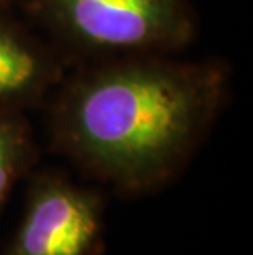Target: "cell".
<instances>
[{
  "label": "cell",
  "instance_id": "3",
  "mask_svg": "<svg viewBox=\"0 0 253 255\" xmlns=\"http://www.w3.org/2000/svg\"><path fill=\"white\" fill-rule=\"evenodd\" d=\"M107 196L61 168L28 176L23 218L0 255H104Z\"/></svg>",
  "mask_w": 253,
  "mask_h": 255
},
{
  "label": "cell",
  "instance_id": "4",
  "mask_svg": "<svg viewBox=\"0 0 253 255\" xmlns=\"http://www.w3.org/2000/svg\"><path fill=\"white\" fill-rule=\"evenodd\" d=\"M73 66L55 43L18 17L15 5L0 8V109L46 106Z\"/></svg>",
  "mask_w": 253,
  "mask_h": 255
},
{
  "label": "cell",
  "instance_id": "5",
  "mask_svg": "<svg viewBox=\"0 0 253 255\" xmlns=\"http://www.w3.org/2000/svg\"><path fill=\"white\" fill-rule=\"evenodd\" d=\"M40 155L28 112L0 109V218L15 186L38 166Z\"/></svg>",
  "mask_w": 253,
  "mask_h": 255
},
{
  "label": "cell",
  "instance_id": "2",
  "mask_svg": "<svg viewBox=\"0 0 253 255\" xmlns=\"http://www.w3.org/2000/svg\"><path fill=\"white\" fill-rule=\"evenodd\" d=\"M21 10L74 64L179 55L199 33L191 0H26Z\"/></svg>",
  "mask_w": 253,
  "mask_h": 255
},
{
  "label": "cell",
  "instance_id": "6",
  "mask_svg": "<svg viewBox=\"0 0 253 255\" xmlns=\"http://www.w3.org/2000/svg\"><path fill=\"white\" fill-rule=\"evenodd\" d=\"M13 0H0V8H8V7H13Z\"/></svg>",
  "mask_w": 253,
  "mask_h": 255
},
{
  "label": "cell",
  "instance_id": "1",
  "mask_svg": "<svg viewBox=\"0 0 253 255\" xmlns=\"http://www.w3.org/2000/svg\"><path fill=\"white\" fill-rule=\"evenodd\" d=\"M232 83L224 58L76 63L46 102L50 146L118 198L148 196L192 163L229 106Z\"/></svg>",
  "mask_w": 253,
  "mask_h": 255
}]
</instances>
